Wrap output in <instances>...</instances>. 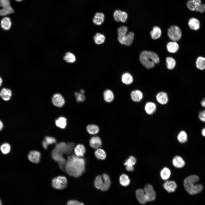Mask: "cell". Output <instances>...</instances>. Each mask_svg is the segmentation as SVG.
Here are the masks:
<instances>
[{
	"mask_svg": "<svg viewBox=\"0 0 205 205\" xmlns=\"http://www.w3.org/2000/svg\"><path fill=\"white\" fill-rule=\"evenodd\" d=\"M85 160L84 158L74 155H69L66 160L65 171L70 176L78 177L85 172Z\"/></svg>",
	"mask_w": 205,
	"mask_h": 205,
	"instance_id": "6da1fadb",
	"label": "cell"
},
{
	"mask_svg": "<svg viewBox=\"0 0 205 205\" xmlns=\"http://www.w3.org/2000/svg\"><path fill=\"white\" fill-rule=\"evenodd\" d=\"M199 179L196 175L189 176L184 179V185L186 191L191 194H195L200 192L203 189L202 186L200 184H196Z\"/></svg>",
	"mask_w": 205,
	"mask_h": 205,
	"instance_id": "7a4b0ae2",
	"label": "cell"
},
{
	"mask_svg": "<svg viewBox=\"0 0 205 205\" xmlns=\"http://www.w3.org/2000/svg\"><path fill=\"white\" fill-rule=\"evenodd\" d=\"M140 60L146 68L151 69L154 66L155 64L159 63V59L156 53L151 51H144L141 53Z\"/></svg>",
	"mask_w": 205,
	"mask_h": 205,
	"instance_id": "3957f363",
	"label": "cell"
},
{
	"mask_svg": "<svg viewBox=\"0 0 205 205\" xmlns=\"http://www.w3.org/2000/svg\"><path fill=\"white\" fill-rule=\"evenodd\" d=\"M111 181L109 176L106 173H104L102 176L101 175L97 176L95 179L94 185L97 189L102 191H106L110 188Z\"/></svg>",
	"mask_w": 205,
	"mask_h": 205,
	"instance_id": "277c9868",
	"label": "cell"
},
{
	"mask_svg": "<svg viewBox=\"0 0 205 205\" xmlns=\"http://www.w3.org/2000/svg\"><path fill=\"white\" fill-rule=\"evenodd\" d=\"M63 155L61 152L55 147L52 150L51 154L52 158L58 163L59 168L62 170L65 171L66 160L63 156Z\"/></svg>",
	"mask_w": 205,
	"mask_h": 205,
	"instance_id": "5b68a950",
	"label": "cell"
},
{
	"mask_svg": "<svg viewBox=\"0 0 205 205\" xmlns=\"http://www.w3.org/2000/svg\"><path fill=\"white\" fill-rule=\"evenodd\" d=\"M167 34L169 38L174 41L179 40L182 35L181 29L176 26H171L168 29Z\"/></svg>",
	"mask_w": 205,
	"mask_h": 205,
	"instance_id": "8992f818",
	"label": "cell"
},
{
	"mask_svg": "<svg viewBox=\"0 0 205 205\" xmlns=\"http://www.w3.org/2000/svg\"><path fill=\"white\" fill-rule=\"evenodd\" d=\"M74 145L73 142L66 143L62 142L57 144L55 148L63 154L69 155L72 152Z\"/></svg>",
	"mask_w": 205,
	"mask_h": 205,
	"instance_id": "52a82bcc",
	"label": "cell"
},
{
	"mask_svg": "<svg viewBox=\"0 0 205 205\" xmlns=\"http://www.w3.org/2000/svg\"><path fill=\"white\" fill-rule=\"evenodd\" d=\"M52 184L54 188L58 189H63L65 188L67 185V180L64 176H58L53 178Z\"/></svg>",
	"mask_w": 205,
	"mask_h": 205,
	"instance_id": "ba28073f",
	"label": "cell"
},
{
	"mask_svg": "<svg viewBox=\"0 0 205 205\" xmlns=\"http://www.w3.org/2000/svg\"><path fill=\"white\" fill-rule=\"evenodd\" d=\"M134 35L133 32H130L126 35L124 37H118V40L119 42L122 44L126 46H130L133 42Z\"/></svg>",
	"mask_w": 205,
	"mask_h": 205,
	"instance_id": "9c48e42d",
	"label": "cell"
},
{
	"mask_svg": "<svg viewBox=\"0 0 205 205\" xmlns=\"http://www.w3.org/2000/svg\"><path fill=\"white\" fill-rule=\"evenodd\" d=\"M144 191L147 201L154 200L156 196L155 193L151 185L147 184L145 186Z\"/></svg>",
	"mask_w": 205,
	"mask_h": 205,
	"instance_id": "30bf717a",
	"label": "cell"
},
{
	"mask_svg": "<svg viewBox=\"0 0 205 205\" xmlns=\"http://www.w3.org/2000/svg\"><path fill=\"white\" fill-rule=\"evenodd\" d=\"M52 102L55 106L58 107H61L64 105L65 100L61 95L56 93L53 95L52 98Z\"/></svg>",
	"mask_w": 205,
	"mask_h": 205,
	"instance_id": "8fae6325",
	"label": "cell"
},
{
	"mask_svg": "<svg viewBox=\"0 0 205 205\" xmlns=\"http://www.w3.org/2000/svg\"><path fill=\"white\" fill-rule=\"evenodd\" d=\"M28 158L32 162L38 163L40 161L41 154L40 152L36 151H31L28 155Z\"/></svg>",
	"mask_w": 205,
	"mask_h": 205,
	"instance_id": "7c38bea8",
	"label": "cell"
},
{
	"mask_svg": "<svg viewBox=\"0 0 205 205\" xmlns=\"http://www.w3.org/2000/svg\"><path fill=\"white\" fill-rule=\"evenodd\" d=\"M90 146L93 149H97L102 145V142L100 138L98 136H93L89 141Z\"/></svg>",
	"mask_w": 205,
	"mask_h": 205,
	"instance_id": "4fadbf2b",
	"label": "cell"
},
{
	"mask_svg": "<svg viewBox=\"0 0 205 205\" xmlns=\"http://www.w3.org/2000/svg\"><path fill=\"white\" fill-rule=\"evenodd\" d=\"M137 198L142 204L145 203L147 201L144 191L142 189H138L136 191Z\"/></svg>",
	"mask_w": 205,
	"mask_h": 205,
	"instance_id": "5bb4252c",
	"label": "cell"
},
{
	"mask_svg": "<svg viewBox=\"0 0 205 205\" xmlns=\"http://www.w3.org/2000/svg\"><path fill=\"white\" fill-rule=\"evenodd\" d=\"M74 151L77 157H83L85 153L86 148L83 145L79 144L76 146L74 149Z\"/></svg>",
	"mask_w": 205,
	"mask_h": 205,
	"instance_id": "9a60e30c",
	"label": "cell"
},
{
	"mask_svg": "<svg viewBox=\"0 0 205 205\" xmlns=\"http://www.w3.org/2000/svg\"><path fill=\"white\" fill-rule=\"evenodd\" d=\"M11 95V91L8 89L3 88L0 92V97L5 101H8L9 100Z\"/></svg>",
	"mask_w": 205,
	"mask_h": 205,
	"instance_id": "2e32d148",
	"label": "cell"
},
{
	"mask_svg": "<svg viewBox=\"0 0 205 205\" xmlns=\"http://www.w3.org/2000/svg\"><path fill=\"white\" fill-rule=\"evenodd\" d=\"M173 165L177 168H181L183 167L185 164V162L181 157L176 156L174 157L173 160Z\"/></svg>",
	"mask_w": 205,
	"mask_h": 205,
	"instance_id": "e0dca14e",
	"label": "cell"
},
{
	"mask_svg": "<svg viewBox=\"0 0 205 205\" xmlns=\"http://www.w3.org/2000/svg\"><path fill=\"white\" fill-rule=\"evenodd\" d=\"M156 99L160 104H165L168 101L167 95L164 92H161L158 93L156 96Z\"/></svg>",
	"mask_w": 205,
	"mask_h": 205,
	"instance_id": "ac0fdd59",
	"label": "cell"
},
{
	"mask_svg": "<svg viewBox=\"0 0 205 205\" xmlns=\"http://www.w3.org/2000/svg\"><path fill=\"white\" fill-rule=\"evenodd\" d=\"M163 186L169 192H174L177 187L175 182L174 181H167L164 184Z\"/></svg>",
	"mask_w": 205,
	"mask_h": 205,
	"instance_id": "d6986e66",
	"label": "cell"
},
{
	"mask_svg": "<svg viewBox=\"0 0 205 205\" xmlns=\"http://www.w3.org/2000/svg\"><path fill=\"white\" fill-rule=\"evenodd\" d=\"M104 19V16L103 13L98 12L94 16L93 21L95 24L100 25L103 22Z\"/></svg>",
	"mask_w": 205,
	"mask_h": 205,
	"instance_id": "ffe728a7",
	"label": "cell"
},
{
	"mask_svg": "<svg viewBox=\"0 0 205 205\" xmlns=\"http://www.w3.org/2000/svg\"><path fill=\"white\" fill-rule=\"evenodd\" d=\"M1 24L2 28L3 29L5 30H9L11 25L10 18L7 17L3 18L1 20Z\"/></svg>",
	"mask_w": 205,
	"mask_h": 205,
	"instance_id": "44dd1931",
	"label": "cell"
},
{
	"mask_svg": "<svg viewBox=\"0 0 205 205\" xmlns=\"http://www.w3.org/2000/svg\"><path fill=\"white\" fill-rule=\"evenodd\" d=\"M189 27L192 29L197 30L200 27V23L199 20L195 18H191L188 23Z\"/></svg>",
	"mask_w": 205,
	"mask_h": 205,
	"instance_id": "7402d4cb",
	"label": "cell"
},
{
	"mask_svg": "<svg viewBox=\"0 0 205 205\" xmlns=\"http://www.w3.org/2000/svg\"><path fill=\"white\" fill-rule=\"evenodd\" d=\"M132 100L134 101L138 102L140 101L143 97L142 93L139 90H135L132 92L131 94Z\"/></svg>",
	"mask_w": 205,
	"mask_h": 205,
	"instance_id": "603a6c76",
	"label": "cell"
},
{
	"mask_svg": "<svg viewBox=\"0 0 205 205\" xmlns=\"http://www.w3.org/2000/svg\"><path fill=\"white\" fill-rule=\"evenodd\" d=\"M156 108L155 104L152 102L147 103L145 107V109L146 113L149 114H153L155 112Z\"/></svg>",
	"mask_w": 205,
	"mask_h": 205,
	"instance_id": "cb8c5ba5",
	"label": "cell"
},
{
	"mask_svg": "<svg viewBox=\"0 0 205 205\" xmlns=\"http://www.w3.org/2000/svg\"><path fill=\"white\" fill-rule=\"evenodd\" d=\"M119 182L121 185L126 186L129 184L130 181L127 175L125 174H122L120 177Z\"/></svg>",
	"mask_w": 205,
	"mask_h": 205,
	"instance_id": "d4e9b609",
	"label": "cell"
},
{
	"mask_svg": "<svg viewBox=\"0 0 205 205\" xmlns=\"http://www.w3.org/2000/svg\"><path fill=\"white\" fill-rule=\"evenodd\" d=\"M150 34L152 39H157L159 38L161 35V30L158 26H154L153 30L151 31Z\"/></svg>",
	"mask_w": 205,
	"mask_h": 205,
	"instance_id": "484cf974",
	"label": "cell"
},
{
	"mask_svg": "<svg viewBox=\"0 0 205 205\" xmlns=\"http://www.w3.org/2000/svg\"><path fill=\"white\" fill-rule=\"evenodd\" d=\"M96 157L98 159L103 160L106 157V154L104 151L101 148L97 149L95 152Z\"/></svg>",
	"mask_w": 205,
	"mask_h": 205,
	"instance_id": "4316f807",
	"label": "cell"
},
{
	"mask_svg": "<svg viewBox=\"0 0 205 205\" xmlns=\"http://www.w3.org/2000/svg\"><path fill=\"white\" fill-rule=\"evenodd\" d=\"M167 48L169 52L175 53L178 50L179 46L178 44L175 42H170L167 44Z\"/></svg>",
	"mask_w": 205,
	"mask_h": 205,
	"instance_id": "83f0119b",
	"label": "cell"
},
{
	"mask_svg": "<svg viewBox=\"0 0 205 205\" xmlns=\"http://www.w3.org/2000/svg\"><path fill=\"white\" fill-rule=\"evenodd\" d=\"M104 100L107 102H110L114 99V95L112 91L108 89L105 90L103 93Z\"/></svg>",
	"mask_w": 205,
	"mask_h": 205,
	"instance_id": "f1b7e54d",
	"label": "cell"
},
{
	"mask_svg": "<svg viewBox=\"0 0 205 205\" xmlns=\"http://www.w3.org/2000/svg\"><path fill=\"white\" fill-rule=\"evenodd\" d=\"M88 132L91 134H95L99 132V127L95 124L88 125L86 128Z\"/></svg>",
	"mask_w": 205,
	"mask_h": 205,
	"instance_id": "f546056e",
	"label": "cell"
},
{
	"mask_svg": "<svg viewBox=\"0 0 205 205\" xmlns=\"http://www.w3.org/2000/svg\"><path fill=\"white\" fill-rule=\"evenodd\" d=\"M122 81L124 84L126 85L129 84L133 81V77L130 73H125L122 76Z\"/></svg>",
	"mask_w": 205,
	"mask_h": 205,
	"instance_id": "4dcf8cb0",
	"label": "cell"
},
{
	"mask_svg": "<svg viewBox=\"0 0 205 205\" xmlns=\"http://www.w3.org/2000/svg\"><path fill=\"white\" fill-rule=\"evenodd\" d=\"M14 12V10L10 5L3 7L2 9H0V16H6Z\"/></svg>",
	"mask_w": 205,
	"mask_h": 205,
	"instance_id": "1f68e13d",
	"label": "cell"
},
{
	"mask_svg": "<svg viewBox=\"0 0 205 205\" xmlns=\"http://www.w3.org/2000/svg\"><path fill=\"white\" fill-rule=\"evenodd\" d=\"M196 65L197 67L200 69H205V58L202 57H198L196 61Z\"/></svg>",
	"mask_w": 205,
	"mask_h": 205,
	"instance_id": "d6a6232c",
	"label": "cell"
},
{
	"mask_svg": "<svg viewBox=\"0 0 205 205\" xmlns=\"http://www.w3.org/2000/svg\"><path fill=\"white\" fill-rule=\"evenodd\" d=\"M95 42L97 44H100L103 43L104 41L105 37L102 34L99 33L96 34L94 37Z\"/></svg>",
	"mask_w": 205,
	"mask_h": 205,
	"instance_id": "836d02e7",
	"label": "cell"
},
{
	"mask_svg": "<svg viewBox=\"0 0 205 205\" xmlns=\"http://www.w3.org/2000/svg\"><path fill=\"white\" fill-rule=\"evenodd\" d=\"M171 174L170 170L167 167L164 168L160 172L161 178L164 180L167 179L169 177Z\"/></svg>",
	"mask_w": 205,
	"mask_h": 205,
	"instance_id": "e575fe53",
	"label": "cell"
},
{
	"mask_svg": "<svg viewBox=\"0 0 205 205\" xmlns=\"http://www.w3.org/2000/svg\"><path fill=\"white\" fill-rule=\"evenodd\" d=\"M56 125L62 128H65L66 125V119L63 117H60L55 121Z\"/></svg>",
	"mask_w": 205,
	"mask_h": 205,
	"instance_id": "d590c367",
	"label": "cell"
},
{
	"mask_svg": "<svg viewBox=\"0 0 205 205\" xmlns=\"http://www.w3.org/2000/svg\"><path fill=\"white\" fill-rule=\"evenodd\" d=\"M63 59L67 62L70 63L74 62L75 61V57L72 53L68 52L66 53Z\"/></svg>",
	"mask_w": 205,
	"mask_h": 205,
	"instance_id": "8d00e7d4",
	"label": "cell"
},
{
	"mask_svg": "<svg viewBox=\"0 0 205 205\" xmlns=\"http://www.w3.org/2000/svg\"><path fill=\"white\" fill-rule=\"evenodd\" d=\"M166 61L167 63V67L169 69H173L175 67L176 61L173 58L171 57H168L166 58Z\"/></svg>",
	"mask_w": 205,
	"mask_h": 205,
	"instance_id": "74e56055",
	"label": "cell"
},
{
	"mask_svg": "<svg viewBox=\"0 0 205 205\" xmlns=\"http://www.w3.org/2000/svg\"><path fill=\"white\" fill-rule=\"evenodd\" d=\"M1 151L4 154H7L9 153L11 150V147L10 145L7 143L2 144L0 147Z\"/></svg>",
	"mask_w": 205,
	"mask_h": 205,
	"instance_id": "f35d334b",
	"label": "cell"
},
{
	"mask_svg": "<svg viewBox=\"0 0 205 205\" xmlns=\"http://www.w3.org/2000/svg\"><path fill=\"white\" fill-rule=\"evenodd\" d=\"M177 138L179 141L181 143H184L187 141V135L184 131H181L178 135Z\"/></svg>",
	"mask_w": 205,
	"mask_h": 205,
	"instance_id": "ab89813d",
	"label": "cell"
},
{
	"mask_svg": "<svg viewBox=\"0 0 205 205\" xmlns=\"http://www.w3.org/2000/svg\"><path fill=\"white\" fill-rule=\"evenodd\" d=\"M136 162V159L134 157L130 156L127 159L124 163V165L126 167L133 166Z\"/></svg>",
	"mask_w": 205,
	"mask_h": 205,
	"instance_id": "60d3db41",
	"label": "cell"
},
{
	"mask_svg": "<svg viewBox=\"0 0 205 205\" xmlns=\"http://www.w3.org/2000/svg\"><path fill=\"white\" fill-rule=\"evenodd\" d=\"M128 30V28L126 26H120L118 30V36L122 37L126 36L127 34Z\"/></svg>",
	"mask_w": 205,
	"mask_h": 205,
	"instance_id": "b9f144b4",
	"label": "cell"
},
{
	"mask_svg": "<svg viewBox=\"0 0 205 205\" xmlns=\"http://www.w3.org/2000/svg\"><path fill=\"white\" fill-rule=\"evenodd\" d=\"M44 141L48 145L55 144L56 142V139L53 137L50 136L45 137Z\"/></svg>",
	"mask_w": 205,
	"mask_h": 205,
	"instance_id": "7bdbcfd3",
	"label": "cell"
},
{
	"mask_svg": "<svg viewBox=\"0 0 205 205\" xmlns=\"http://www.w3.org/2000/svg\"><path fill=\"white\" fill-rule=\"evenodd\" d=\"M187 6L189 9L192 11H195L197 7L195 3L193 0L189 1L188 2Z\"/></svg>",
	"mask_w": 205,
	"mask_h": 205,
	"instance_id": "ee69618b",
	"label": "cell"
},
{
	"mask_svg": "<svg viewBox=\"0 0 205 205\" xmlns=\"http://www.w3.org/2000/svg\"><path fill=\"white\" fill-rule=\"evenodd\" d=\"M122 11L119 10H116L114 14V20L117 22L120 21V18Z\"/></svg>",
	"mask_w": 205,
	"mask_h": 205,
	"instance_id": "f6af8a7d",
	"label": "cell"
},
{
	"mask_svg": "<svg viewBox=\"0 0 205 205\" xmlns=\"http://www.w3.org/2000/svg\"><path fill=\"white\" fill-rule=\"evenodd\" d=\"M75 95L76 98V100L77 102L83 101L85 100V96L82 93H75Z\"/></svg>",
	"mask_w": 205,
	"mask_h": 205,
	"instance_id": "bcb514c9",
	"label": "cell"
},
{
	"mask_svg": "<svg viewBox=\"0 0 205 205\" xmlns=\"http://www.w3.org/2000/svg\"><path fill=\"white\" fill-rule=\"evenodd\" d=\"M9 0H0V7H2L10 6Z\"/></svg>",
	"mask_w": 205,
	"mask_h": 205,
	"instance_id": "7dc6e473",
	"label": "cell"
},
{
	"mask_svg": "<svg viewBox=\"0 0 205 205\" xmlns=\"http://www.w3.org/2000/svg\"><path fill=\"white\" fill-rule=\"evenodd\" d=\"M195 11L202 13L205 11V5L203 4H200L197 6L195 9Z\"/></svg>",
	"mask_w": 205,
	"mask_h": 205,
	"instance_id": "c3c4849f",
	"label": "cell"
},
{
	"mask_svg": "<svg viewBox=\"0 0 205 205\" xmlns=\"http://www.w3.org/2000/svg\"><path fill=\"white\" fill-rule=\"evenodd\" d=\"M67 205H84L82 202H79L76 200H70L69 201Z\"/></svg>",
	"mask_w": 205,
	"mask_h": 205,
	"instance_id": "681fc988",
	"label": "cell"
},
{
	"mask_svg": "<svg viewBox=\"0 0 205 205\" xmlns=\"http://www.w3.org/2000/svg\"><path fill=\"white\" fill-rule=\"evenodd\" d=\"M128 17L127 13L125 12H122L120 18V21L122 22H125Z\"/></svg>",
	"mask_w": 205,
	"mask_h": 205,
	"instance_id": "f907efd6",
	"label": "cell"
},
{
	"mask_svg": "<svg viewBox=\"0 0 205 205\" xmlns=\"http://www.w3.org/2000/svg\"><path fill=\"white\" fill-rule=\"evenodd\" d=\"M199 117L201 121L205 122V110H202L200 112Z\"/></svg>",
	"mask_w": 205,
	"mask_h": 205,
	"instance_id": "816d5d0a",
	"label": "cell"
},
{
	"mask_svg": "<svg viewBox=\"0 0 205 205\" xmlns=\"http://www.w3.org/2000/svg\"><path fill=\"white\" fill-rule=\"evenodd\" d=\"M126 168L127 171H133L134 169L133 166L126 167Z\"/></svg>",
	"mask_w": 205,
	"mask_h": 205,
	"instance_id": "f5cc1de1",
	"label": "cell"
},
{
	"mask_svg": "<svg viewBox=\"0 0 205 205\" xmlns=\"http://www.w3.org/2000/svg\"><path fill=\"white\" fill-rule=\"evenodd\" d=\"M42 146H43V147L45 149H46L47 148L48 145L46 144V142L44 141V140H43V141L42 142Z\"/></svg>",
	"mask_w": 205,
	"mask_h": 205,
	"instance_id": "db71d44e",
	"label": "cell"
},
{
	"mask_svg": "<svg viewBox=\"0 0 205 205\" xmlns=\"http://www.w3.org/2000/svg\"><path fill=\"white\" fill-rule=\"evenodd\" d=\"M197 6L201 4V1L200 0H193Z\"/></svg>",
	"mask_w": 205,
	"mask_h": 205,
	"instance_id": "11a10c76",
	"label": "cell"
},
{
	"mask_svg": "<svg viewBox=\"0 0 205 205\" xmlns=\"http://www.w3.org/2000/svg\"><path fill=\"white\" fill-rule=\"evenodd\" d=\"M3 125L2 122L0 120V131L2 130L3 128Z\"/></svg>",
	"mask_w": 205,
	"mask_h": 205,
	"instance_id": "9f6ffc18",
	"label": "cell"
},
{
	"mask_svg": "<svg viewBox=\"0 0 205 205\" xmlns=\"http://www.w3.org/2000/svg\"><path fill=\"white\" fill-rule=\"evenodd\" d=\"M201 104L203 107H205V99L202 101Z\"/></svg>",
	"mask_w": 205,
	"mask_h": 205,
	"instance_id": "6f0895ef",
	"label": "cell"
},
{
	"mask_svg": "<svg viewBox=\"0 0 205 205\" xmlns=\"http://www.w3.org/2000/svg\"><path fill=\"white\" fill-rule=\"evenodd\" d=\"M202 134L203 136L205 137V128L202 130Z\"/></svg>",
	"mask_w": 205,
	"mask_h": 205,
	"instance_id": "680465c9",
	"label": "cell"
},
{
	"mask_svg": "<svg viewBox=\"0 0 205 205\" xmlns=\"http://www.w3.org/2000/svg\"><path fill=\"white\" fill-rule=\"evenodd\" d=\"M2 83V78L0 77V86L1 85Z\"/></svg>",
	"mask_w": 205,
	"mask_h": 205,
	"instance_id": "91938a15",
	"label": "cell"
},
{
	"mask_svg": "<svg viewBox=\"0 0 205 205\" xmlns=\"http://www.w3.org/2000/svg\"><path fill=\"white\" fill-rule=\"evenodd\" d=\"M81 93L82 94H83L84 93V91L83 90H81Z\"/></svg>",
	"mask_w": 205,
	"mask_h": 205,
	"instance_id": "94428289",
	"label": "cell"
},
{
	"mask_svg": "<svg viewBox=\"0 0 205 205\" xmlns=\"http://www.w3.org/2000/svg\"><path fill=\"white\" fill-rule=\"evenodd\" d=\"M0 205H2V202L1 199H0Z\"/></svg>",
	"mask_w": 205,
	"mask_h": 205,
	"instance_id": "6125c7cd",
	"label": "cell"
},
{
	"mask_svg": "<svg viewBox=\"0 0 205 205\" xmlns=\"http://www.w3.org/2000/svg\"><path fill=\"white\" fill-rule=\"evenodd\" d=\"M15 0L17 1H22V0Z\"/></svg>",
	"mask_w": 205,
	"mask_h": 205,
	"instance_id": "be15d7a7",
	"label": "cell"
}]
</instances>
